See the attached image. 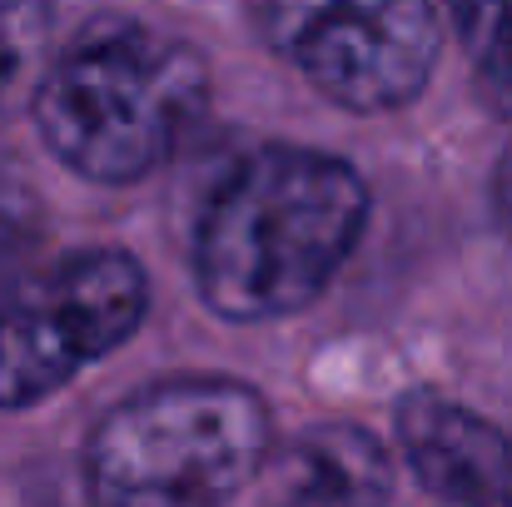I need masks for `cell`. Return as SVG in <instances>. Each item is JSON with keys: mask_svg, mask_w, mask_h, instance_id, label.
Listing matches in <instances>:
<instances>
[{"mask_svg": "<svg viewBox=\"0 0 512 507\" xmlns=\"http://www.w3.org/2000/svg\"><path fill=\"white\" fill-rule=\"evenodd\" d=\"M150 279L125 249H80L0 304V408H35L140 334Z\"/></svg>", "mask_w": 512, "mask_h": 507, "instance_id": "cell-5", "label": "cell"}, {"mask_svg": "<svg viewBox=\"0 0 512 507\" xmlns=\"http://www.w3.org/2000/svg\"><path fill=\"white\" fill-rule=\"evenodd\" d=\"M443 15L468 55L478 95L512 115V0H443Z\"/></svg>", "mask_w": 512, "mask_h": 507, "instance_id": "cell-8", "label": "cell"}, {"mask_svg": "<svg viewBox=\"0 0 512 507\" xmlns=\"http://www.w3.org/2000/svg\"><path fill=\"white\" fill-rule=\"evenodd\" d=\"M259 40L348 115L413 105L443 55V0H244Z\"/></svg>", "mask_w": 512, "mask_h": 507, "instance_id": "cell-4", "label": "cell"}, {"mask_svg": "<svg viewBox=\"0 0 512 507\" xmlns=\"http://www.w3.org/2000/svg\"><path fill=\"white\" fill-rule=\"evenodd\" d=\"M60 10L50 0H0V115L45 75L55 55Z\"/></svg>", "mask_w": 512, "mask_h": 507, "instance_id": "cell-9", "label": "cell"}, {"mask_svg": "<svg viewBox=\"0 0 512 507\" xmlns=\"http://www.w3.org/2000/svg\"><path fill=\"white\" fill-rule=\"evenodd\" d=\"M274 458V418L254 383L224 373L160 378L120 398L85 443L100 503L204 507L239 498Z\"/></svg>", "mask_w": 512, "mask_h": 507, "instance_id": "cell-3", "label": "cell"}, {"mask_svg": "<svg viewBox=\"0 0 512 507\" xmlns=\"http://www.w3.org/2000/svg\"><path fill=\"white\" fill-rule=\"evenodd\" d=\"M493 209H498L503 234L512 239V145H508V155L498 160V174H493Z\"/></svg>", "mask_w": 512, "mask_h": 507, "instance_id": "cell-10", "label": "cell"}, {"mask_svg": "<svg viewBox=\"0 0 512 507\" xmlns=\"http://www.w3.org/2000/svg\"><path fill=\"white\" fill-rule=\"evenodd\" d=\"M209 105V60L155 25L105 20L50 55L30 110L45 150L90 184H140L170 165Z\"/></svg>", "mask_w": 512, "mask_h": 507, "instance_id": "cell-2", "label": "cell"}, {"mask_svg": "<svg viewBox=\"0 0 512 507\" xmlns=\"http://www.w3.org/2000/svg\"><path fill=\"white\" fill-rule=\"evenodd\" d=\"M264 478L284 503H378L393 493V463L383 443L353 423H319L284 448L274 443Z\"/></svg>", "mask_w": 512, "mask_h": 507, "instance_id": "cell-7", "label": "cell"}, {"mask_svg": "<svg viewBox=\"0 0 512 507\" xmlns=\"http://www.w3.org/2000/svg\"><path fill=\"white\" fill-rule=\"evenodd\" d=\"M368 229L363 174L309 145H264L214 184L194 224V289L229 324L304 314Z\"/></svg>", "mask_w": 512, "mask_h": 507, "instance_id": "cell-1", "label": "cell"}, {"mask_svg": "<svg viewBox=\"0 0 512 507\" xmlns=\"http://www.w3.org/2000/svg\"><path fill=\"white\" fill-rule=\"evenodd\" d=\"M393 438L428 498L512 507V438L468 403L413 388L393 408Z\"/></svg>", "mask_w": 512, "mask_h": 507, "instance_id": "cell-6", "label": "cell"}]
</instances>
